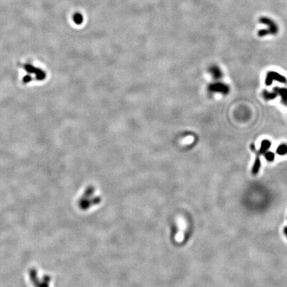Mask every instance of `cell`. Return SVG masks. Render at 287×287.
<instances>
[{
  "mask_svg": "<svg viewBox=\"0 0 287 287\" xmlns=\"http://www.w3.org/2000/svg\"><path fill=\"white\" fill-rule=\"evenodd\" d=\"M208 90L211 93H218L223 94H227L229 93V86L225 83L221 82H214L209 85Z\"/></svg>",
  "mask_w": 287,
  "mask_h": 287,
  "instance_id": "6da1fadb",
  "label": "cell"
},
{
  "mask_svg": "<svg viewBox=\"0 0 287 287\" xmlns=\"http://www.w3.org/2000/svg\"><path fill=\"white\" fill-rule=\"evenodd\" d=\"M273 81H276L283 84L287 83V79L285 76L274 71L268 72L265 78V85L267 86H270L273 83Z\"/></svg>",
  "mask_w": 287,
  "mask_h": 287,
  "instance_id": "7a4b0ae2",
  "label": "cell"
},
{
  "mask_svg": "<svg viewBox=\"0 0 287 287\" xmlns=\"http://www.w3.org/2000/svg\"><path fill=\"white\" fill-rule=\"evenodd\" d=\"M273 90L280 96L281 102H282L284 105L287 106V88L274 87Z\"/></svg>",
  "mask_w": 287,
  "mask_h": 287,
  "instance_id": "3957f363",
  "label": "cell"
},
{
  "mask_svg": "<svg viewBox=\"0 0 287 287\" xmlns=\"http://www.w3.org/2000/svg\"><path fill=\"white\" fill-rule=\"evenodd\" d=\"M209 71L213 78L215 79H220L223 76V73H222L220 68L216 65L210 67Z\"/></svg>",
  "mask_w": 287,
  "mask_h": 287,
  "instance_id": "277c9868",
  "label": "cell"
},
{
  "mask_svg": "<svg viewBox=\"0 0 287 287\" xmlns=\"http://www.w3.org/2000/svg\"><path fill=\"white\" fill-rule=\"evenodd\" d=\"M271 142L268 140H264L261 142V146L258 152V155H263L264 154L267 152L268 150L271 146Z\"/></svg>",
  "mask_w": 287,
  "mask_h": 287,
  "instance_id": "5b68a950",
  "label": "cell"
},
{
  "mask_svg": "<svg viewBox=\"0 0 287 287\" xmlns=\"http://www.w3.org/2000/svg\"><path fill=\"white\" fill-rule=\"evenodd\" d=\"M262 96L265 100H271L276 98L278 94L274 91L269 92L267 90H264L262 93Z\"/></svg>",
  "mask_w": 287,
  "mask_h": 287,
  "instance_id": "8992f818",
  "label": "cell"
},
{
  "mask_svg": "<svg viewBox=\"0 0 287 287\" xmlns=\"http://www.w3.org/2000/svg\"><path fill=\"white\" fill-rule=\"evenodd\" d=\"M261 166V159H260L259 157L257 156L255 158V160H254V162L253 165V168H252V174L253 175H257V174L259 173Z\"/></svg>",
  "mask_w": 287,
  "mask_h": 287,
  "instance_id": "52a82bcc",
  "label": "cell"
},
{
  "mask_svg": "<svg viewBox=\"0 0 287 287\" xmlns=\"http://www.w3.org/2000/svg\"><path fill=\"white\" fill-rule=\"evenodd\" d=\"M276 152L279 156H285L287 154V144H281L277 148Z\"/></svg>",
  "mask_w": 287,
  "mask_h": 287,
  "instance_id": "ba28073f",
  "label": "cell"
},
{
  "mask_svg": "<svg viewBox=\"0 0 287 287\" xmlns=\"http://www.w3.org/2000/svg\"><path fill=\"white\" fill-rule=\"evenodd\" d=\"M263 155H264L265 158L266 159V160H267V161H268L269 162H272L274 161L275 156H274V154L273 152L267 151V152H266Z\"/></svg>",
  "mask_w": 287,
  "mask_h": 287,
  "instance_id": "9c48e42d",
  "label": "cell"
},
{
  "mask_svg": "<svg viewBox=\"0 0 287 287\" xmlns=\"http://www.w3.org/2000/svg\"><path fill=\"white\" fill-rule=\"evenodd\" d=\"M73 19L74 22L76 23H78V24L81 23L82 22V17L81 14H75V16H74Z\"/></svg>",
  "mask_w": 287,
  "mask_h": 287,
  "instance_id": "30bf717a",
  "label": "cell"
},
{
  "mask_svg": "<svg viewBox=\"0 0 287 287\" xmlns=\"http://www.w3.org/2000/svg\"><path fill=\"white\" fill-rule=\"evenodd\" d=\"M285 233L287 235V227H285Z\"/></svg>",
  "mask_w": 287,
  "mask_h": 287,
  "instance_id": "8fae6325",
  "label": "cell"
}]
</instances>
